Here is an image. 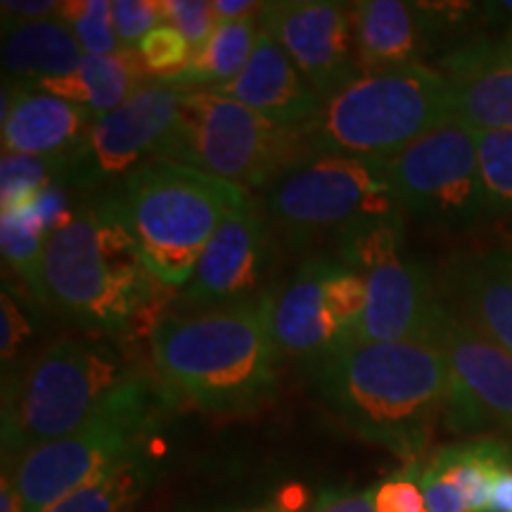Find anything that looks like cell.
Instances as JSON below:
<instances>
[{"label": "cell", "mask_w": 512, "mask_h": 512, "mask_svg": "<svg viewBox=\"0 0 512 512\" xmlns=\"http://www.w3.org/2000/svg\"><path fill=\"white\" fill-rule=\"evenodd\" d=\"M311 389L351 434L422 463L444 420L451 370L437 344L344 342L306 363Z\"/></svg>", "instance_id": "1"}, {"label": "cell", "mask_w": 512, "mask_h": 512, "mask_svg": "<svg viewBox=\"0 0 512 512\" xmlns=\"http://www.w3.org/2000/svg\"><path fill=\"white\" fill-rule=\"evenodd\" d=\"M150 356L176 406L214 415L256 411L278 389L283 356L271 328V287L226 309L169 311L150 339Z\"/></svg>", "instance_id": "2"}, {"label": "cell", "mask_w": 512, "mask_h": 512, "mask_svg": "<svg viewBox=\"0 0 512 512\" xmlns=\"http://www.w3.org/2000/svg\"><path fill=\"white\" fill-rule=\"evenodd\" d=\"M252 192L190 166L145 159L105 197L159 283L178 287L195 273L228 214Z\"/></svg>", "instance_id": "3"}, {"label": "cell", "mask_w": 512, "mask_h": 512, "mask_svg": "<svg viewBox=\"0 0 512 512\" xmlns=\"http://www.w3.org/2000/svg\"><path fill=\"white\" fill-rule=\"evenodd\" d=\"M136 242L105 200L74 211L48 235L41 271V304L93 330H124L152 292Z\"/></svg>", "instance_id": "4"}, {"label": "cell", "mask_w": 512, "mask_h": 512, "mask_svg": "<svg viewBox=\"0 0 512 512\" xmlns=\"http://www.w3.org/2000/svg\"><path fill=\"white\" fill-rule=\"evenodd\" d=\"M136 375L102 339L62 337L3 382V465L67 437Z\"/></svg>", "instance_id": "5"}, {"label": "cell", "mask_w": 512, "mask_h": 512, "mask_svg": "<svg viewBox=\"0 0 512 512\" xmlns=\"http://www.w3.org/2000/svg\"><path fill=\"white\" fill-rule=\"evenodd\" d=\"M171 408L176 403L157 377L136 373L72 434L3 465L24 512H46L79 486L136 456L147 448V439L162 430Z\"/></svg>", "instance_id": "6"}, {"label": "cell", "mask_w": 512, "mask_h": 512, "mask_svg": "<svg viewBox=\"0 0 512 512\" xmlns=\"http://www.w3.org/2000/svg\"><path fill=\"white\" fill-rule=\"evenodd\" d=\"M451 117L444 76L425 64L361 72L304 126L306 155L389 159Z\"/></svg>", "instance_id": "7"}, {"label": "cell", "mask_w": 512, "mask_h": 512, "mask_svg": "<svg viewBox=\"0 0 512 512\" xmlns=\"http://www.w3.org/2000/svg\"><path fill=\"white\" fill-rule=\"evenodd\" d=\"M261 207L292 249L337 245L351 230L403 216L387 162L354 155L299 157L261 190Z\"/></svg>", "instance_id": "8"}, {"label": "cell", "mask_w": 512, "mask_h": 512, "mask_svg": "<svg viewBox=\"0 0 512 512\" xmlns=\"http://www.w3.org/2000/svg\"><path fill=\"white\" fill-rule=\"evenodd\" d=\"M304 155L299 128L275 124L221 95L188 91L152 159L190 166L245 190H264Z\"/></svg>", "instance_id": "9"}, {"label": "cell", "mask_w": 512, "mask_h": 512, "mask_svg": "<svg viewBox=\"0 0 512 512\" xmlns=\"http://www.w3.org/2000/svg\"><path fill=\"white\" fill-rule=\"evenodd\" d=\"M403 216L351 230L335 245V259L363 273L368 306L349 342L437 344L446 302L420 261L401 254Z\"/></svg>", "instance_id": "10"}, {"label": "cell", "mask_w": 512, "mask_h": 512, "mask_svg": "<svg viewBox=\"0 0 512 512\" xmlns=\"http://www.w3.org/2000/svg\"><path fill=\"white\" fill-rule=\"evenodd\" d=\"M387 176L403 214L446 228H467L489 219L477 136L453 117L389 159Z\"/></svg>", "instance_id": "11"}, {"label": "cell", "mask_w": 512, "mask_h": 512, "mask_svg": "<svg viewBox=\"0 0 512 512\" xmlns=\"http://www.w3.org/2000/svg\"><path fill=\"white\" fill-rule=\"evenodd\" d=\"M185 93L188 88L169 81H150L119 110L95 119L81 145L64 157V188L93 190L124 181L162 143Z\"/></svg>", "instance_id": "12"}, {"label": "cell", "mask_w": 512, "mask_h": 512, "mask_svg": "<svg viewBox=\"0 0 512 512\" xmlns=\"http://www.w3.org/2000/svg\"><path fill=\"white\" fill-rule=\"evenodd\" d=\"M437 347L451 370L444 427L453 434L491 437L512 434V354L448 309L441 318Z\"/></svg>", "instance_id": "13"}, {"label": "cell", "mask_w": 512, "mask_h": 512, "mask_svg": "<svg viewBox=\"0 0 512 512\" xmlns=\"http://www.w3.org/2000/svg\"><path fill=\"white\" fill-rule=\"evenodd\" d=\"M259 27L285 50L323 102L361 74L354 48L351 3H332V0L264 3L259 12Z\"/></svg>", "instance_id": "14"}, {"label": "cell", "mask_w": 512, "mask_h": 512, "mask_svg": "<svg viewBox=\"0 0 512 512\" xmlns=\"http://www.w3.org/2000/svg\"><path fill=\"white\" fill-rule=\"evenodd\" d=\"M273 228L261 200L249 195L228 214L197 261L195 273L185 283L181 311H209L245 304L261 297L268 261H271Z\"/></svg>", "instance_id": "15"}, {"label": "cell", "mask_w": 512, "mask_h": 512, "mask_svg": "<svg viewBox=\"0 0 512 512\" xmlns=\"http://www.w3.org/2000/svg\"><path fill=\"white\" fill-rule=\"evenodd\" d=\"M437 69L453 119L472 131L512 128V48L505 38H467Z\"/></svg>", "instance_id": "16"}, {"label": "cell", "mask_w": 512, "mask_h": 512, "mask_svg": "<svg viewBox=\"0 0 512 512\" xmlns=\"http://www.w3.org/2000/svg\"><path fill=\"white\" fill-rule=\"evenodd\" d=\"M439 292L465 323L512 354V254L482 249L453 256L439 275Z\"/></svg>", "instance_id": "17"}, {"label": "cell", "mask_w": 512, "mask_h": 512, "mask_svg": "<svg viewBox=\"0 0 512 512\" xmlns=\"http://www.w3.org/2000/svg\"><path fill=\"white\" fill-rule=\"evenodd\" d=\"M512 467V441L470 437L425 458L420 489L430 512H486L494 479Z\"/></svg>", "instance_id": "18"}, {"label": "cell", "mask_w": 512, "mask_h": 512, "mask_svg": "<svg viewBox=\"0 0 512 512\" xmlns=\"http://www.w3.org/2000/svg\"><path fill=\"white\" fill-rule=\"evenodd\" d=\"M93 121V114L74 102L29 81L3 79V152L64 159L81 145Z\"/></svg>", "instance_id": "19"}, {"label": "cell", "mask_w": 512, "mask_h": 512, "mask_svg": "<svg viewBox=\"0 0 512 512\" xmlns=\"http://www.w3.org/2000/svg\"><path fill=\"white\" fill-rule=\"evenodd\" d=\"M207 91L240 102L275 124L299 131L309 126L323 107L320 95L264 29L259 31L247 67L233 81Z\"/></svg>", "instance_id": "20"}, {"label": "cell", "mask_w": 512, "mask_h": 512, "mask_svg": "<svg viewBox=\"0 0 512 512\" xmlns=\"http://www.w3.org/2000/svg\"><path fill=\"white\" fill-rule=\"evenodd\" d=\"M332 256H311L283 285L271 287V328L280 354L316 361L347 342L325 304Z\"/></svg>", "instance_id": "21"}, {"label": "cell", "mask_w": 512, "mask_h": 512, "mask_svg": "<svg viewBox=\"0 0 512 512\" xmlns=\"http://www.w3.org/2000/svg\"><path fill=\"white\" fill-rule=\"evenodd\" d=\"M356 62L361 72L420 64L439 29L437 12L427 3L361 0L351 3Z\"/></svg>", "instance_id": "22"}, {"label": "cell", "mask_w": 512, "mask_h": 512, "mask_svg": "<svg viewBox=\"0 0 512 512\" xmlns=\"http://www.w3.org/2000/svg\"><path fill=\"white\" fill-rule=\"evenodd\" d=\"M155 81L143 67L138 50H117L110 55H83L79 67L64 79L29 81L41 88L83 107L93 119L119 110L140 88Z\"/></svg>", "instance_id": "23"}, {"label": "cell", "mask_w": 512, "mask_h": 512, "mask_svg": "<svg viewBox=\"0 0 512 512\" xmlns=\"http://www.w3.org/2000/svg\"><path fill=\"white\" fill-rule=\"evenodd\" d=\"M83 48L60 15L3 36V67L17 81L64 79L79 67Z\"/></svg>", "instance_id": "24"}, {"label": "cell", "mask_w": 512, "mask_h": 512, "mask_svg": "<svg viewBox=\"0 0 512 512\" xmlns=\"http://www.w3.org/2000/svg\"><path fill=\"white\" fill-rule=\"evenodd\" d=\"M162 463L147 448L93 482L60 498L46 512H133L157 482Z\"/></svg>", "instance_id": "25"}, {"label": "cell", "mask_w": 512, "mask_h": 512, "mask_svg": "<svg viewBox=\"0 0 512 512\" xmlns=\"http://www.w3.org/2000/svg\"><path fill=\"white\" fill-rule=\"evenodd\" d=\"M259 31V15L219 24L209 41L192 55L188 67L169 83L188 91H207L233 81L247 67Z\"/></svg>", "instance_id": "26"}, {"label": "cell", "mask_w": 512, "mask_h": 512, "mask_svg": "<svg viewBox=\"0 0 512 512\" xmlns=\"http://www.w3.org/2000/svg\"><path fill=\"white\" fill-rule=\"evenodd\" d=\"M48 233L27 209L3 211L0 219V247L3 259L27 283L31 297L41 302V271Z\"/></svg>", "instance_id": "27"}, {"label": "cell", "mask_w": 512, "mask_h": 512, "mask_svg": "<svg viewBox=\"0 0 512 512\" xmlns=\"http://www.w3.org/2000/svg\"><path fill=\"white\" fill-rule=\"evenodd\" d=\"M477 159L489 216L512 214V128L475 131Z\"/></svg>", "instance_id": "28"}, {"label": "cell", "mask_w": 512, "mask_h": 512, "mask_svg": "<svg viewBox=\"0 0 512 512\" xmlns=\"http://www.w3.org/2000/svg\"><path fill=\"white\" fill-rule=\"evenodd\" d=\"M64 159H43L3 152L0 162V200L3 211L19 209L29 204L41 190L50 185H62Z\"/></svg>", "instance_id": "29"}, {"label": "cell", "mask_w": 512, "mask_h": 512, "mask_svg": "<svg viewBox=\"0 0 512 512\" xmlns=\"http://www.w3.org/2000/svg\"><path fill=\"white\" fill-rule=\"evenodd\" d=\"M325 304L349 342L368 306V285L363 273L332 256L325 278Z\"/></svg>", "instance_id": "30"}, {"label": "cell", "mask_w": 512, "mask_h": 512, "mask_svg": "<svg viewBox=\"0 0 512 512\" xmlns=\"http://www.w3.org/2000/svg\"><path fill=\"white\" fill-rule=\"evenodd\" d=\"M57 15L69 24L86 55H110L121 50L114 34L110 0H67Z\"/></svg>", "instance_id": "31"}, {"label": "cell", "mask_w": 512, "mask_h": 512, "mask_svg": "<svg viewBox=\"0 0 512 512\" xmlns=\"http://www.w3.org/2000/svg\"><path fill=\"white\" fill-rule=\"evenodd\" d=\"M138 55L152 79L169 81L188 67L192 48L181 31H176L171 24H159L143 38V43L138 46Z\"/></svg>", "instance_id": "32"}, {"label": "cell", "mask_w": 512, "mask_h": 512, "mask_svg": "<svg viewBox=\"0 0 512 512\" xmlns=\"http://www.w3.org/2000/svg\"><path fill=\"white\" fill-rule=\"evenodd\" d=\"M112 22L121 50H138L143 38L164 24V0H114Z\"/></svg>", "instance_id": "33"}, {"label": "cell", "mask_w": 512, "mask_h": 512, "mask_svg": "<svg viewBox=\"0 0 512 512\" xmlns=\"http://www.w3.org/2000/svg\"><path fill=\"white\" fill-rule=\"evenodd\" d=\"M164 24H171L176 31H181L185 41L190 43L192 55L219 27L214 3H207V0H164Z\"/></svg>", "instance_id": "34"}, {"label": "cell", "mask_w": 512, "mask_h": 512, "mask_svg": "<svg viewBox=\"0 0 512 512\" xmlns=\"http://www.w3.org/2000/svg\"><path fill=\"white\" fill-rule=\"evenodd\" d=\"M422 463L403 465V470L375 486V512H430L420 489Z\"/></svg>", "instance_id": "35"}, {"label": "cell", "mask_w": 512, "mask_h": 512, "mask_svg": "<svg viewBox=\"0 0 512 512\" xmlns=\"http://www.w3.org/2000/svg\"><path fill=\"white\" fill-rule=\"evenodd\" d=\"M0 320H3V328H0V356H3V363H8L31 337L29 318L19 309L17 299L8 292V287H3V297H0Z\"/></svg>", "instance_id": "36"}, {"label": "cell", "mask_w": 512, "mask_h": 512, "mask_svg": "<svg viewBox=\"0 0 512 512\" xmlns=\"http://www.w3.org/2000/svg\"><path fill=\"white\" fill-rule=\"evenodd\" d=\"M62 3L55 0H5L0 5V22H3V36L27 27V24L41 22L60 12Z\"/></svg>", "instance_id": "37"}, {"label": "cell", "mask_w": 512, "mask_h": 512, "mask_svg": "<svg viewBox=\"0 0 512 512\" xmlns=\"http://www.w3.org/2000/svg\"><path fill=\"white\" fill-rule=\"evenodd\" d=\"M309 512H375V486L363 491H325Z\"/></svg>", "instance_id": "38"}, {"label": "cell", "mask_w": 512, "mask_h": 512, "mask_svg": "<svg viewBox=\"0 0 512 512\" xmlns=\"http://www.w3.org/2000/svg\"><path fill=\"white\" fill-rule=\"evenodd\" d=\"M261 5L264 3H254V0H214L216 22L226 24V22H238V19L259 15Z\"/></svg>", "instance_id": "39"}, {"label": "cell", "mask_w": 512, "mask_h": 512, "mask_svg": "<svg viewBox=\"0 0 512 512\" xmlns=\"http://www.w3.org/2000/svg\"><path fill=\"white\" fill-rule=\"evenodd\" d=\"M486 512H512V467L496 475Z\"/></svg>", "instance_id": "40"}, {"label": "cell", "mask_w": 512, "mask_h": 512, "mask_svg": "<svg viewBox=\"0 0 512 512\" xmlns=\"http://www.w3.org/2000/svg\"><path fill=\"white\" fill-rule=\"evenodd\" d=\"M486 10L501 12L503 17H512V0H505V3H491V5H486Z\"/></svg>", "instance_id": "41"}, {"label": "cell", "mask_w": 512, "mask_h": 512, "mask_svg": "<svg viewBox=\"0 0 512 512\" xmlns=\"http://www.w3.org/2000/svg\"><path fill=\"white\" fill-rule=\"evenodd\" d=\"M503 38H505V41H508V46H510V48H512V27H510V29H508V34H505V36H503Z\"/></svg>", "instance_id": "42"}, {"label": "cell", "mask_w": 512, "mask_h": 512, "mask_svg": "<svg viewBox=\"0 0 512 512\" xmlns=\"http://www.w3.org/2000/svg\"><path fill=\"white\" fill-rule=\"evenodd\" d=\"M254 512H271V510H254Z\"/></svg>", "instance_id": "43"}]
</instances>
